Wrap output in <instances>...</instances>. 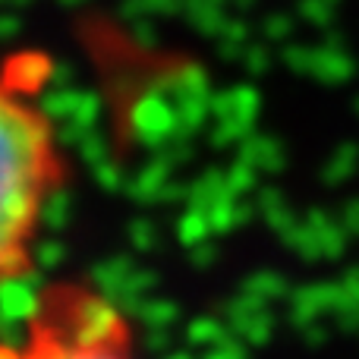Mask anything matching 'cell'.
I'll use <instances>...</instances> for the list:
<instances>
[{
  "label": "cell",
  "instance_id": "6da1fadb",
  "mask_svg": "<svg viewBox=\"0 0 359 359\" xmlns=\"http://www.w3.org/2000/svg\"><path fill=\"white\" fill-rule=\"evenodd\" d=\"M67 158L54 117L25 76L0 73V290L35 265V246Z\"/></svg>",
  "mask_w": 359,
  "mask_h": 359
},
{
  "label": "cell",
  "instance_id": "7a4b0ae2",
  "mask_svg": "<svg viewBox=\"0 0 359 359\" xmlns=\"http://www.w3.org/2000/svg\"><path fill=\"white\" fill-rule=\"evenodd\" d=\"M0 359H136L130 325L107 297L54 280L35 293L19 337H0Z\"/></svg>",
  "mask_w": 359,
  "mask_h": 359
}]
</instances>
